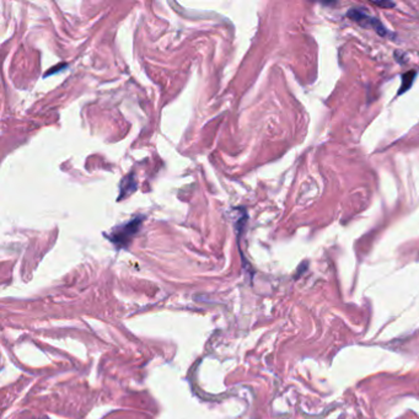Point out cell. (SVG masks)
<instances>
[{
  "label": "cell",
  "mask_w": 419,
  "mask_h": 419,
  "mask_svg": "<svg viewBox=\"0 0 419 419\" xmlns=\"http://www.w3.org/2000/svg\"><path fill=\"white\" fill-rule=\"evenodd\" d=\"M414 75H415V73L414 71H410V73H407V74H404L403 75V84H402V86H401V90H399V95H401V93H403L404 91H407L408 89H409L410 87V85H412V82H413V79H414Z\"/></svg>",
  "instance_id": "277c9868"
},
{
  "label": "cell",
  "mask_w": 419,
  "mask_h": 419,
  "mask_svg": "<svg viewBox=\"0 0 419 419\" xmlns=\"http://www.w3.org/2000/svg\"><path fill=\"white\" fill-rule=\"evenodd\" d=\"M374 5H377V7H381V8H392L395 7V4L393 3H390V2H373Z\"/></svg>",
  "instance_id": "5b68a950"
},
{
  "label": "cell",
  "mask_w": 419,
  "mask_h": 419,
  "mask_svg": "<svg viewBox=\"0 0 419 419\" xmlns=\"http://www.w3.org/2000/svg\"><path fill=\"white\" fill-rule=\"evenodd\" d=\"M143 220H144V218L137 217L134 218V219H132L131 222L126 223V224L118 225V227H116L106 238L109 239L110 241H112L114 244L117 245L118 247L127 246V245L129 244V241H131V239L136 235L138 230L142 227Z\"/></svg>",
  "instance_id": "6da1fadb"
},
{
  "label": "cell",
  "mask_w": 419,
  "mask_h": 419,
  "mask_svg": "<svg viewBox=\"0 0 419 419\" xmlns=\"http://www.w3.org/2000/svg\"><path fill=\"white\" fill-rule=\"evenodd\" d=\"M136 188H137V182L134 181L133 176H132V175L127 176L125 180L122 181V183H121L120 199H122V198H125L126 195L131 194L132 192L136 191Z\"/></svg>",
  "instance_id": "3957f363"
},
{
  "label": "cell",
  "mask_w": 419,
  "mask_h": 419,
  "mask_svg": "<svg viewBox=\"0 0 419 419\" xmlns=\"http://www.w3.org/2000/svg\"><path fill=\"white\" fill-rule=\"evenodd\" d=\"M348 16L353 21L360 24L364 27H371V29H374L379 35H387V31H386L384 25L380 23L377 19L371 18L370 15H368V13L364 12V9H351L348 12Z\"/></svg>",
  "instance_id": "7a4b0ae2"
}]
</instances>
